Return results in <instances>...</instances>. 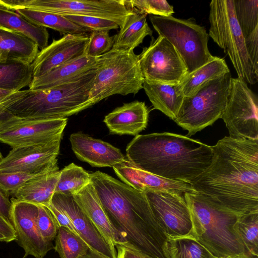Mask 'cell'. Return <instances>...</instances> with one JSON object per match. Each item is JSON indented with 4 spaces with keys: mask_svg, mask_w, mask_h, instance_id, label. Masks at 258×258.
Returning <instances> with one entry per match:
<instances>
[{
    "mask_svg": "<svg viewBox=\"0 0 258 258\" xmlns=\"http://www.w3.org/2000/svg\"><path fill=\"white\" fill-rule=\"evenodd\" d=\"M49 172H51L46 171L0 172V188L9 197L12 192L29 180Z\"/></svg>",
    "mask_w": 258,
    "mask_h": 258,
    "instance_id": "8d00e7d4",
    "label": "cell"
},
{
    "mask_svg": "<svg viewBox=\"0 0 258 258\" xmlns=\"http://www.w3.org/2000/svg\"><path fill=\"white\" fill-rule=\"evenodd\" d=\"M236 227L247 254L253 258L256 257L258 255V212L240 215Z\"/></svg>",
    "mask_w": 258,
    "mask_h": 258,
    "instance_id": "e575fe53",
    "label": "cell"
},
{
    "mask_svg": "<svg viewBox=\"0 0 258 258\" xmlns=\"http://www.w3.org/2000/svg\"><path fill=\"white\" fill-rule=\"evenodd\" d=\"M148 116L145 102L134 101L115 108L105 116L103 121L112 134L136 136L146 128Z\"/></svg>",
    "mask_w": 258,
    "mask_h": 258,
    "instance_id": "7402d4cb",
    "label": "cell"
},
{
    "mask_svg": "<svg viewBox=\"0 0 258 258\" xmlns=\"http://www.w3.org/2000/svg\"><path fill=\"white\" fill-rule=\"evenodd\" d=\"M70 141L76 157L93 167H113L125 159L119 149L82 132L71 134Z\"/></svg>",
    "mask_w": 258,
    "mask_h": 258,
    "instance_id": "ffe728a7",
    "label": "cell"
},
{
    "mask_svg": "<svg viewBox=\"0 0 258 258\" xmlns=\"http://www.w3.org/2000/svg\"><path fill=\"white\" fill-rule=\"evenodd\" d=\"M14 115L0 104V123L9 119Z\"/></svg>",
    "mask_w": 258,
    "mask_h": 258,
    "instance_id": "7dc6e473",
    "label": "cell"
},
{
    "mask_svg": "<svg viewBox=\"0 0 258 258\" xmlns=\"http://www.w3.org/2000/svg\"><path fill=\"white\" fill-rule=\"evenodd\" d=\"M245 44L254 71L258 75V27L245 38Z\"/></svg>",
    "mask_w": 258,
    "mask_h": 258,
    "instance_id": "b9f144b4",
    "label": "cell"
},
{
    "mask_svg": "<svg viewBox=\"0 0 258 258\" xmlns=\"http://www.w3.org/2000/svg\"><path fill=\"white\" fill-rule=\"evenodd\" d=\"M128 7L142 13L168 17L174 14L173 7L165 0L125 1Z\"/></svg>",
    "mask_w": 258,
    "mask_h": 258,
    "instance_id": "f35d334b",
    "label": "cell"
},
{
    "mask_svg": "<svg viewBox=\"0 0 258 258\" xmlns=\"http://www.w3.org/2000/svg\"><path fill=\"white\" fill-rule=\"evenodd\" d=\"M3 158L4 157H3L1 152L0 151V162L3 160Z\"/></svg>",
    "mask_w": 258,
    "mask_h": 258,
    "instance_id": "db71d44e",
    "label": "cell"
},
{
    "mask_svg": "<svg viewBox=\"0 0 258 258\" xmlns=\"http://www.w3.org/2000/svg\"><path fill=\"white\" fill-rule=\"evenodd\" d=\"M116 258H152L131 247L123 245L115 246Z\"/></svg>",
    "mask_w": 258,
    "mask_h": 258,
    "instance_id": "ee69618b",
    "label": "cell"
},
{
    "mask_svg": "<svg viewBox=\"0 0 258 258\" xmlns=\"http://www.w3.org/2000/svg\"><path fill=\"white\" fill-rule=\"evenodd\" d=\"M91 32L86 48L85 54L87 55L98 57L112 48L114 36H110L108 31H94Z\"/></svg>",
    "mask_w": 258,
    "mask_h": 258,
    "instance_id": "74e56055",
    "label": "cell"
},
{
    "mask_svg": "<svg viewBox=\"0 0 258 258\" xmlns=\"http://www.w3.org/2000/svg\"><path fill=\"white\" fill-rule=\"evenodd\" d=\"M51 203L67 215L78 234L90 250L105 258H116L115 248L112 247L101 235L73 196L54 193Z\"/></svg>",
    "mask_w": 258,
    "mask_h": 258,
    "instance_id": "ac0fdd59",
    "label": "cell"
},
{
    "mask_svg": "<svg viewBox=\"0 0 258 258\" xmlns=\"http://www.w3.org/2000/svg\"><path fill=\"white\" fill-rule=\"evenodd\" d=\"M97 71L89 99L94 105L114 95H135L145 81L138 55L112 48L96 58Z\"/></svg>",
    "mask_w": 258,
    "mask_h": 258,
    "instance_id": "8992f818",
    "label": "cell"
},
{
    "mask_svg": "<svg viewBox=\"0 0 258 258\" xmlns=\"http://www.w3.org/2000/svg\"><path fill=\"white\" fill-rule=\"evenodd\" d=\"M163 250L165 258H217L192 236L167 238Z\"/></svg>",
    "mask_w": 258,
    "mask_h": 258,
    "instance_id": "1f68e13d",
    "label": "cell"
},
{
    "mask_svg": "<svg viewBox=\"0 0 258 258\" xmlns=\"http://www.w3.org/2000/svg\"><path fill=\"white\" fill-rule=\"evenodd\" d=\"M11 93L12 92L9 91L0 89V102L3 99Z\"/></svg>",
    "mask_w": 258,
    "mask_h": 258,
    "instance_id": "681fc988",
    "label": "cell"
},
{
    "mask_svg": "<svg viewBox=\"0 0 258 258\" xmlns=\"http://www.w3.org/2000/svg\"><path fill=\"white\" fill-rule=\"evenodd\" d=\"M37 44L26 36L0 28V52L6 59L31 64L39 51Z\"/></svg>",
    "mask_w": 258,
    "mask_h": 258,
    "instance_id": "484cf974",
    "label": "cell"
},
{
    "mask_svg": "<svg viewBox=\"0 0 258 258\" xmlns=\"http://www.w3.org/2000/svg\"><path fill=\"white\" fill-rule=\"evenodd\" d=\"M229 72H230L225 59L214 56L203 66L187 74L177 87L181 95L189 96L205 83Z\"/></svg>",
    "mask_w": 258,
    "mask_h": 258,
    "instance_id": "83f0119b",
    "label": "cell"
},
{
    "mask_svg": "<svg viewBox=\"0 0 258 258\" xmlns=\"http://www.w3.org/2000/svg\"><path fill=\"white\" fill-rule=\"evenodd\" d=\"M60 170L35 177L12 192L10 196L19 201L46 206L55 192Z\"/></svg>",
    "mask_w": 258,
    "mask_h": 258,
    "instance_id": "d4e9b609",
    "label": "cell"
},
{
    "mask_svg": "<svg viewBox=\"0 0 258 258\" xmlns=\"http://www.w3.org/2000/svg\"><path fill=\"white\" fill-rule=\"evenodd\" d=\"M232 77L230 72L202 85L184 97L174 121L191 136L221 118L226 108Z\"/></svg>",
    "mask_w": 258,
    "mask_h": 258,
    "instance_id": "ba28073f",
    "label": "cell"
},
{
    "mask_svg": "<svg viewBox=\"0 0 258 258\" xmlns=\"http://www.w3.org/2000/svg\"><path fill=\"white\" fill-rule=\"evenodd\" d=\"M9 196L0 188V215L11 223L12 203Z\"/></svg>",
    "mask_w": 258,
    "mask_h": 258,
    "instance_id": "bcb514c9",
    "label": "cell"
},
{
    "mask_svg": "<svg viewBox=\"0 0 258 258\" xmlns=\"http://www.w3.org/2000/svg\"><path fill=\"white\" fill-rule=\"evenodd\" d=\"M96 71L51 88L12 92L0 104L19 117L67 118L94 105L89 96Z\"/></svg>",
    "mask_w": 258,
    "mask_h": 258,
    "instance_id": "277c9868",
    "label": "cell"
},
{
    "mask_svg": "<svg viewBox=\"0 0 258 258\" xmlns=\"http://www.w3.org/2000/svg\"><path fill=\"white\" fill-rule=\"evenodd\" d=\"M33 79L31 64L12 59L0 62V89L17 92L29 86Z\"/></svg>",
    "mask_w": 258,
    "mask_h": 258,
    "instance_id": "4dcf8cb0",
    "label": "cell"
},
{
    "mask_svg": "<svg viewBox=\"0 0 258 258\" xmlns=\"http://www.w3.org/2000/svg\"><path fill=\"white\" fill-rule=\"evenodd\" d=\"M226 258H253L251 256H249L247 255H233L230 256Z\"/></svg>",
    "mask_w": 258,
    "mask_h": 258,
    "instance_id": "f907efd6",
    "label": "cell"
},
{
    "mask_svg": "<svg viewBox=\"0 0 258 258\" xmlns=\"http://www.w3.org/2000/svg\"><path fill=\"white\" fill-rule=\"evenodd\" d=\"M61 139L12 148L0 162V172L59 170L57 156Z\"/></svg>",
    "mask_w": 258,
    "mask_h": 258,
    "instance_id": "2e32d148",
    "label": "cell"
},
{
    "mask_svg": "<svg viewBox=\"0 0 258 258\" xmlns=\"http://www.w3.org/2000/svg\"><path fill=\"white\" fill-rule=\"evenodd\" d=\"M0 28L22 34L33 40L41 50L48 45L46 28L33 25L12 10L0 7Z\"/></svg>",
    "mask_w": 258,
    "mask_h": 258,
    "instance_id": "f546056e",
    "label": "cell"
},
{
    "mask_svg": "<svg viewBox=\"0 0 258 258\" xmlns=\"http://www.w3.org/2000/svg\"><path fill=\"white\" fill-rule=\"evenodd\" d=\"M11 222L16 235V242L24 250L23 258L32 255L43 258L54 249L52 242L43 238L37 228L36 219L38 205L11 198Z\"/></svg>",
    "mask_w": 258,
    "mask_h": 258,
    "instance_id": "9a60e30c",
    "label": "cell"
},
{
    "mask_svg": "<svg viewBox=\"0 0 258 258\" xmlns=\"http://www.w3.org/2000/svg\"><path fill=\"white\" fill-rule=\"evenodd\" d=\"M37 205L38 212L36 219L37 228L44 239L52 242L55 238L59 227L47 207L41 205Z\"/></svg>",
    "mask_w": 258,
    "mask_h": 258,
    "instance_id": "ab89813d",
    "label": "cell"
},
{
    "mask_svg": "<svg viewBox=\"0 0 258 258\" xmlns=\"http://www.w3.org/2000/svg\"><path fill=\"white\" fill-rule=\"evenodd\" d=\"M10 10L28 9L63 16H88L116 22L120 27L131 9L124 0H0Z\"/></svg>",
    "mask_w": 258,
    "mask_h": 258,
    "instance_id": "30bf717a",
    "label": "cell"
},
{
    "mask_svg": "<svg viewBox=\"0 0 258 258\" xmlns=\"http://www.w3.org/2000/svg\"><path fill=\"white\" fill-rule=\"evenodd\" d=\"M67 118L42 119L14 115L0 123V142L12 148L46 144L62 138Z\"/></svg>",
    "mask_w": 258,
    "mask_h": 258,
    "instance_id": "4fadbf2b",
    "label": "cell"
},
{
    "mask_svg": "<svg viewBox=\"0 0 258 258\" xmlns=\"http://www.w3.org/2000/svg\"><path fill=\"white\" fill-rule=\"evenodd\" d=\"M0 241L8 242V240L2 234L0 233Z\"/></svg>",
    "mask_w": 258,
    "mask_h": 258,
    "instance_id": "816d5d0a",
    "label": "cell"
},
{
    "mask_svg": "<svg viewBox=\"0 0 258 258\" xmlns=\"http://www.w3.org/2000/svg\"><path fill=\"white\" fill-rule=\"evenodd\" d=\"M112 168L123 182L141 191L198 194L189 183L164 178L144 171L133 165L126 158Z\"/></svg>",
    "mask_w": 258,
    "mask_h": 258,
    "instance_id": "d6986e66",
    "label": "cell"
},
{
    "mask_svg": "<svg viewBox=\"0 0 258 258\" xmlns=\"http://www.w3.org/2000/svg\"><path fill=\"white\" fill-rule=\"evenodd\" d=\"M212 148V162L193 188L238 215L258 212V139L225 137Z\"/></svg>",
    "mask_w": 258,
    "mask_h": 258,
    "instance_id": "6da1fadb",
    "label": "cell"
},
{
    "mask_svg": "<svg viewBox=\"0 0 258 258\" xmlns=\"http://www.w3.org/2000/svg\"><path fill=\"white\" fill-rule=\"evenodd\" d=\"M91 182L90 173L72 163L60 170L54 193L73 196Z\"/></svg>",
    "mask_w": 258,
    "mask_h": 258,
    "instance_id": "d6a6232c",
    "label": "cell"
},
{
    "mask_svg": "<svg viewBox=\"0 0 258 258\" xmlns=\"http://www.w3.org/2000/svg\"><path fill=\"white\" fill-rule=\"evenodd\" d=\"M150 21L159 36L166 38L184 61L187 74L212 59L208 46L209 35L194 18L180 19L150 15Z\"/></svg>",
    "mask_w": 258,
    "mask_h": 258,
    "instance_id": "9c48e42d",
    "label": "cell"
},
{
    "mask_svg": "<svg viewBox=\"0 0 258 258\" xmlns=\"http://www.w3.org/2000/svg\"><path fill=\"white\" fill-rule=\"evenodd\" d=\"M209 19V36L229 56L237 78L255 84L258 75L246 50L245 38L235 17L233 0L212 1Z\"/></svg>",
    "mask_w": 258,
    "mask_h": 258,
    "instance_id": "52a82bcc",
    "label": "cell"
},
{
    "mask_svg": "<svg viewBox=\"0 0 258 258\" xmlns=\"http://www.w3.org/2000/svg\"><path fill=\"white\" fill-rule=\"evenodd\" d=\"M184 198L190 212L194 237L212 254L217 258L249 256L236 227L240 215L204 195L184 193Z\"/></svg>",
    "mask_w": 258,
    "mask_h": 258,
    "instance_id": "5b68a950",
    "label": "cell"
},
{
    "mask_svg": "<svg viewBox=\"0 0 258 258\" xmlns=\"http://www.w3.org/2000/svg\"><path fill=\"white\" fill-rule=\"evenodd\" d=\"M0 233L7 239L8 242L16 240V235L12 224L0 215Z\"/></svg>",
    "mask_w": 258,
    "mask_h": 258,
    "instance_id": "f6af8a7d",
    "label": "cell"
},
{
    "mask_svg": "<svg viewBox=\"0 0 258 258\" xmlns=\"http://www.w3.org/2000/svg\"><path fill=\"white\" fill-rule=\"evenodd\" d=\"M114 35L112 48L123 51H134L147 36L152 37L153 31L147 22V15L132 9Z\"/></svg>",
    "mask_w": 258,
    "mask_h": 258,
    "instance_id": "cb8c5ba5",
    "label": "cell"
},
{
    "mask_svg": "<svg viewBox=\"0 0 258 258\" xmlns=\"http://www.w3.org/2000/svg\"><path fill=\"white\" fill-rule=\"evenodd\" d=\"M96 58L85 54L66 62L39 77L33 78L29 86V89H45L78 79L97 69Z\"/></svg>",
    "mask_w": 258,
    "mask_h": 258,
    "instance_id": "603a6c76",
    "label": "cell"
},
{
    "mask_svg": "<svg viewBox=\"0 0 258 258\" xmlns=\"http://www.w3.org/2000/svg\"><path fill=\"white\" fill-rule=\"evenodd\" d=\"M145 194L167 238L194 237L191 214L184 195L165 191Z\"/></svg>",
    "mask_w": 258,
    "mask_h": 258,
    "instance_id": "5bb4252c",
    "label": "cell"
},
{
    "mask_svg": "<svg viewBox=\"0 0 258 258\" xmlns=\"http://www.w3.org/2000/svg\"><path fill=\"white\" fill-rule=\"evenodd\" d=\"M64 16L71 21L90 32L103 30L109 31L110 30L117 29L119 28L118 24L116 22L103 18L77 15H66Z\"/></svg>",
    "mask_w": 258,
    "mask_h": 258,
    "instance_id": "60d3db41",
    "label": "cell"
},
{
    "mask_svg": "<svg viewBox=\"0 0 258 258\" xmlns=\"http://www.w3.org/2000/svg\"><path fill=\"white\" fill-rule=\"evenodd\" d=\"M15 11L31 24L50 28L60 34H84L90 32L61 15L28 9Z\"/></svg>",
    "mask_w": 258,
    "mask_h": 258,
    "instance_id": "f1b7e54d",
    "label": "cell"
},
{
    "mask_svg": "<svg viewBox=\"0 0 258 258\" xmlns=\"http://www.w3.org/2000/svg\"><path fill=\"white\" fill-rule=\"evenodd\" d=\"M45 206L51 211L59 227H65L79 236L70 218L62 210L51 202Z\"/></svg>",
    "mask_w": 258,
    "mask_h": 258,
    "instance_id": "7bdbcfd3",
    "label": "cell"
},
{
    "mask_svg": "<svg viewBox=\"0 0 258 258\" xmlns=\"http://www.w3.org/2000/svg\"><path fill=\"white\" fill-rule=\"evenodd\" d=\"M54 249L60 258H82L90 249L79 236L63 227L58 228Z\"/></svg>",
    "mask_w": 258,
    "mask_h": 258,
    "instance_id": "836d02e7",
    "label": "cell"
},
{
    "mask_svg": "<svg viewBox=\"0 0 258 258\" xmlns=\"http://www.w3.org/2000/svg\"><path fill=\"white\" fill-rule=\"evenodd\" d=\"M143 89L154 108L174 120L184 96L179 92L177 85L159 84L144 81Z\"/></svg>",
    "mask_w": 258,
    "mask_h": 258,
    "instance_id": "4316f807",
    "label": "cell"
},
{
    "mask_svg": "<svg viewBox=\"0 0 258 258\" xmlns=\"http://www.w3.org/2000/svg\"><path fill=\"white\" fill-rule=\"evenodd\" d=\"M90 176L108 218L126 242L124 246L152 258H165L163 248L167 237L145 192L100 171Z\"/></svg>",
    "mask_w": 258,
    "mask_h": 258,
    "instance_id": "7a4b0ae2",
    "label": "cell"
},
{
    "mask_svg": "<svg viewBox=\"0 0 258 258\" xmlns=\"http://www.w3.org/2000/svg\"><path fill=\"white\" fill-rule=\"evenodd\" d=\"M82 258H105L99 254L89 249L87 254Z\"/></svg>",
    "mask_w": 258,
    "mask_h": 258,
    "instance_id": "c3c4849f",
    "label": "cell"
},
{
    "mask_svg": "<svg viewBox=\"0 0 258 258\" xmlns=\"http://www.w3.org/2000/svg\"><path fill=\"white\" fill-rule=\"evenodd\" d=\"M135 166L159 177L190 184L213 158L212 146L171 133L138 135L126 148Z\"/></svg>",
    "mask_w": 258,
    "mask_h": 258,
    "instance_id": "3957f363",
    "label": "cell"
},
{
    "mask_svg": "<svg viewBox=\"0 0 258 258\" xmlns=\"http://www.w3.org/2000/svg\"><path fill=\"white\" fill-rule=\"evenodd\" d=\"M7 60L4 57L2 53L0 52V62H5Z\"/></svg>",
    "mask_w": 258,
    "mask_h": 258,
    "instance_id": "f5cc1de1",
    "label": "cell"
},
{
    "mask_svg": "<svg viewBox=\"0 0 258 258\" xmlns=\"http://www.w3.org/2000/svg\"><path fill=\"white\" fill-rule=\"evenodd\" d=\"M145 80L159 84L178 85L187 75L185 64L172 44L158 36L138 55Z\"/></svg>",
    "mask_w": 258,
    "mask_h": 258,
    "instance_id": "7c38bea8",
    "label": "cell"
},
{
    "mask_svg": "<svg viewBox=\"0 0 258 258\" xmlns=\"http://www.w3.org/2000/svg\"><path fill=\"white\" fill-rule=\"evenodd\" d=\"M73 197L99 233L112 247L115 248V246L116 245H126L123 237L108 218L91 182L73 195Z\"/></svg>",
    "mask_w": 258,
    "mask_h": 258,
    "instance_id": "44dd1931",
    "label": "cell"
},
{
    "mask_svg": "<svg viewBox=\"0 0 258 258\" xmlns=\"http://www.w3.org/2000/svg\"><path fill=\"white\" fill-rule=\"evenodd\" d=\"M88 40L87 34H66L59 39H53L39 51L31 63L33 78L85 54Z\"/></svg>",
    "mask_w": 258,
    "mask_h": 258,
    "instance_id": "e0dca14e",
    "label": "cell"
},
{
    "mask_svg": "<svg viewBox=\"0 0 258 258\" xmlns=\"http://www.w3.org/2000/svg\"><path fill=\"white\" fill-rule=\"evenodd\" d=\"M235 17L246 38L258 27V0H233Z\"/></svg>",
    "mask_w": 258,
    "mask_h": 258,
    "instance_id": "d590c367",
    "label": "cell"
},
{
    "mask_svg": "<svg viewBox=\"0 0 258 258\" xmlns=\"http://www.w3.org/2000/svg\"><path fill=\"white\" fill-rule=\"evenodd\" d=\"M221 118L229 137L258 139V98L243 80L231 78L227 105Z\"/></svg>",
    "mask_w": 258,
    "mask_h": 258,
    "instance_id": "8fae6325",
    "label": "cell"
}]
</instances>
